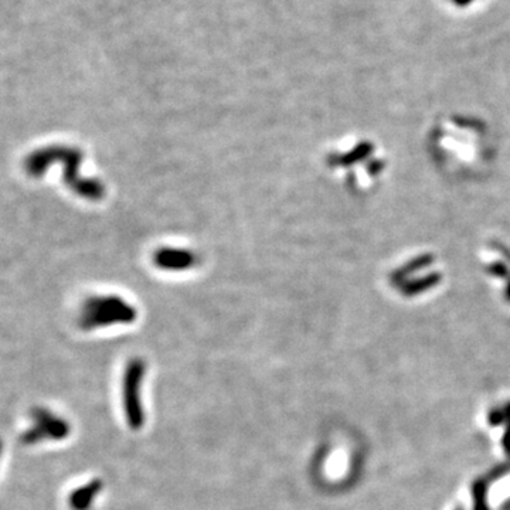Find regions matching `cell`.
<instances>
[{"label": "cell", "instance_id": "1", "mask_svg": "<svg viewBox=\"0 0 510 510\" xmlns=\"http://www.w3.org/2000/svg\"><path fill=\"white\" fill-rule=\"evenodd\" d=\"M428 150L445 175L466 179L489 167L495 146L485 121L474 115L448 114L430 130Z\"/></svg>", "mask_w": 510, "mask_h": 510}, {"label": "cell", "instance_id": "2", "mask_svg": "<svg viewBox=\"0 0 510 510\" xmlns=\"http://www.w3.org/2000/svg\"><path fill=\"white\" fill-rule=\"evenodd\" d=\"M445 271L431 251H418L400 258L387 274L390 289L405 300L431 295L441 288Z\"/></svg>", "mask_w": 510, "mask_h": 510}, {"label": "cell", "instance_id": "3", "mask_svg": "<svg viewBox=\"0 0 510 510\" xmlns=\"http://www.w3.org/2000/svg\"><path fill=\"white\" fill-rule=\"evenodd\" d=\"M479 264L488 284L502 300L510 304V247L497 240H489L479 249Z\"/></svg>", "mask_w": 510, "mask_h": 510}, {"label": "cell", "instance_id": "4", "mask_svg": "<svg viewBox=\"0 0 510 510\" xmlns=\"http://www.w3.org/2000/svg\"><path fill=\"white\" fill-rule=\"evenodd\" d=\"M29 425L20 435V442L33 447L45 442H60L70 437V422L47 407H33Z\"/></svg>", "mask_w": 510, "mask_h": 510}, {"label": "cell", "instance_id": "5", "mask_svg": "<svg viewBox=\"0 0 510 510\" xmlns=\"http://www.w3.org/2000/svg\"><path fill=\"white\" fill-rule=\"evenodd\" d=\"M145 377V363L139 359L130 362L122 377V405L126 422L132 430H139L145 422L142 404V382Z\"/></svg>", "mask_w": 510, "mask_h": 510}, {"label": "cell", "instance_id": "6", "mask_svg": "<svg viewBox=\"0 0 510 510\" xmlns=\"http://www.w3.org/2000/svg\"><path fill=\"white\" fill-rule=\"evenodd\" d=\"M102 489L104 484L100 479H93L84 484L70 493L68 506L71 507V510H90Z\"/></svg>", "mask_w": 510, "mask_h": 510}, {"label": "cell", "instance_id": "7", "mask_svg": "<svg viewBox=\"0 0 510 510\" xmlns=\"http://www.w3.org/2000/svg\"><path fill=\"white\" fill-rule=\"evenodd\" d=\"M488 478H479L472 485V510H489L488 506Z\"/></svg>", "mask_w": 510, "mask_h": 510}, {"label": "cell", "instance_id": "8", "mask_svg": "<svg viewBox=\"0 0 510 510\" xmlns=\"http://www.w3.org/2000/svg\"><path fill=\"white\" fill-rule=\"evenodd\" d=\"M504 407V434L502 438V445L506 455L510 458V401L503 405Z\"/></svg>", "mask_w": 510, "mask_h": 510}, {"label": "cell", "instance_id": "9", "mask_svg": "<svg viewBox=\"0 0 510 510\" xmlns=\"http://www.w3.org/2000/svg\"><path fill=\"white\" fill-rule=\"evenodd\" d=\"M451 2L456 8H468V6H471L475 2V0H451Z\"/></svg>", "mask_w": 510, "mask_h": 510}, {"label": "cell", "instance_id": "10", "mask_svg": "<svg viewBox=\"0 0 510 510\" xmlns=\"http://www.w3.org/2000/svg\"><path fill=\"white\" fill-rule=\"evenodd\" d=\"M2 454H3V442L0 440V461H2Z\"/></svg>", "mask_w": 510, "mask_h": 510}]
</instances>
